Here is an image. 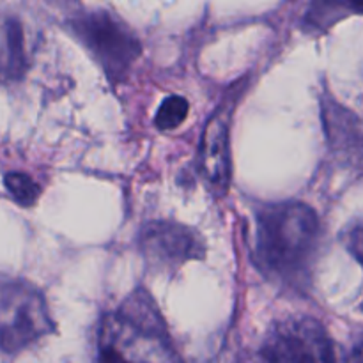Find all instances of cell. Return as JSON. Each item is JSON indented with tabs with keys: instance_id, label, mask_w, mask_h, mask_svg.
I'll use <instances>...</instances> for the list:
<instances>
[{
	"instance_id": "8fae6325",
	"label": "cell",
	"mask_w": 363,
	"mask_h": 363,
	"mask_svg": "<svg viewBox=\"0 0 363 363\" xmlns=\"http://www.w3.org/2000/svg\"><path fill=\"white\" fill-rule=\"evenodd\" d=\"M344 245H346L347 252L357 259L358 264L363 268V225L347 230V234L344 236Z\"/></svg>"
},
{
	"instance_id": "7a4b0ae2",
	"label": "cell",
	"mask_w": 363,
	"mask_h": 363,
	"mask_svg": "<svg viewBox=\"0 0 363 363\" xmlns=\"http://www.w3.org/2000/svg\"><path fill=\"white\" fill-rule=\"evenodd\" d=\"M96 363H183L151 296L137 289L103 315Z\"/></svg>"
},
{
	"instance_id": "3957f363",
	"label": "cell",
	"mask_w": 363,
	"mask_h": 363,
	"mask_svg": "<svg viewBox=\"0 0 363 363\" xmlns=\"http://www.w3.org/2000/svg\"><path fill=\"white\" fill-rule=\"evenodd\" d=\"M71 32L98 60L110 84L119 85L142 53L135 32L110 11H85L71 18Z\"/></svg>"
},
{
	"instance_id": "30bf717a",
	"label": "cell",
	"mask_w": 363,
	"mask_h": 363,
	"mask_svg": "<svg viewBox=\"0 0 363 363\" xmlns=\"http://www.w3.org/2000/svg\"><path fill=\"white\" fill-rule=\"evenodd\" d=\"M188 110H190V105H188V99L183 98V96H169L165 101L160 105L158 113L155 117L156 126L162 131H170L176 130L183 124V121L186 119Z\"/></svg>"
},
{
	"instance_id": "6da1fadb",
	"label": "cell",
	"mask_w": 363,
	"mask_h": 363,
	"mask_svg": "<svg viewBox=\"0 0 363 363\" xmlns=\"http://www.w3.org/2000/svg\"><path fill=\"white\" fill-rule=\"evenodd\" d=\"M252 257L272 282L300 287L311 280L321 223L311 206L287 201L255 211Z\"/></svg>"
},
{
	"instance_id": "7c38bea8",
	"label": "cell",
	"mask_w": 363,
	"mask_h": 363,
	"mask_svg": "<svg viewBox=\"0 0 363 363\" xmlns=\"http://www.w3.org/2000/svg\"><path fill=\"white\" fill-rule=\"evenodd\" d=\"M208 363H236V357L230 354L229 350H222L215 358H213V360H209Z\"/></svg>"
},
{
	"instance_id": "ba28073f",
	"label": "cell",
	"mask_w": 363,
	"mask_h": 363,
	"mask_svg": "<svg viewBox=\"0 0 363 363\" xmlns=\"http://www.w3.org/2000/svg\"><path fill=\"white\" fill-rule=\"evenodd\" d=\"M28 69L27 38L21 21L0 16V84L20 80Z\"/></svg>"
},
{
	"instance_id": "8992f818",
	"label": "cell",
	"mask_w": 363,
	"mask_h": 363,
	"mask_svg": "<svg viewBox=\"0 0 363 363\" xmlns=\"http://www.w3.org/2000/svg\"><path fill=\"white\" fill-rule=\"evenodd\" d=\"M138 241L145 262L156 272H177L188 261L206 255L204 240L197 230L170 220L144 225Z\"/></svg>"
},
{
	"instance_id": "5b68a950",
	"label": "cell",
	"mask_w": 363,
	"mask_h": 363,
	"mask_svg": "<svg viewBox=\"0 0 363 363\" xmlns=\"http://www.w3.org/2000/svg\"><path fill=\"white\" fill-rule=\"evenodd\" d=\"M257 363H344L325 326L312 318L277 323L257 351Z\"/></svg>"
},
{
	"instance_id": "4fadbf2b",
	"label": "cell",
	"mask_w": 363,
	"mask_h": 363,
	"mask_svg": "<svg viewBox=\"0 0 363 363\" xmlns=\"http://www.w3.org/2000/svg\"><path fill=\"white\" fill-rule=\"evenodd\" d=\"M346 363H363V342L358 344V346L351 351L350 358H347Z\"/></svg>"
},
{
	"instance_id": "9c48e42d",
	"label": "cell",
	"mask_w": 363,
	"mask_h": 363,
	"mask_svg": "<svg viewBox=\"0 0 363 363\" xmlns=\"http://www.w3.org/2000/svg\"><path fill=\"white\" fill-rule=\"evenodd\" d=\"M4 186L9 191L11 197L14 199V202H18L23 208L34 206L38 202L39 195H41L39 184L23 172H7L4 176Z\"/></svg>"
},
{
	"instance_id": "277c9868",
	"label": "cell",
	"mask_w": 363,
	"mask_h": 363,
	"mask_svg": "<svg viewBox=\"0 0 363 363\" xmlns=\"http://www.w3.org/2000/svg\"><path fill=\"white\" fill-rule=\"evenodd\" d=\"M53 330L48 305L38 287L0 277V351L18 353Z\"/></svg>"
},
{
	"instance_id": "52a82bcc",
	"label": "cell",
	"mask_w": 363,
	"mask_h": 363,
	"mask_svg": "<svg viewBox=\"0 0 363 363\" xmlns=\"http://www.w3.org/2000/svg\"><path fill=\"white\" fill-rule=\"evenodd\" d=\"M236 98L222 101L209 117L201 140V169L215 194L223 195L230 183V121Z\"/></svg>"
}]
</instances>
